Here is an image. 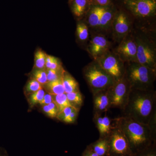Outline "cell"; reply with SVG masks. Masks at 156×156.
Segmentation results:
<instances>
[{"label":"cell","mask_w":156,"mask_h":156,"mask_svg":"<svg viewBox=\"0 0 156 156\" xmlns=\"http://www.w3.org/2000/svg\"><path fill=\"white\" fill-rule=\"evenodd\" d=\"M42 86L46 92L50 95H58L65 93L62 83V76L57 80L47 82Z\"/></svg>","instance_id":"18"},{"label":"cell","mask_w":156,"mask_h":156,"mask_svg":"<svg viewBox=\"0 0 156 156\" xmlns=\"http://www.w3.org/2000/svg\"><path fill=\"white\" fill-rule=\"evenodd\" d=\"M34 80L39 82L42 86L48 82L47 72L45 69H36L33 73Z\"/></svg>","instance_id":"27"},{"label":"cell","mask_w":156,"mask_h":156,"mask_svg":"<svg viewBox=\"0 0 156 156\" xmlns=\"http://www.w3.org/2000/svg\"><path fill=\"white\" fill-rule=\"evenodd\" d=\"M110 42L102 34L95 35L89 41L87 50L88 53L95 60L110 50Z\"/></svg>","instance_id":"12"},{"label":"cell","mask_w":156,"mask_h":156,"mask_svg":"<svg viewBox=\"0 0 156 156\" xmlns=\"http://www.w3.org/2000/svg\"><path fill=\"white\" fill-rule=\"evenodd\" d=\"M46 92L44 89H40L37 92L31 93L29 98V101L32 106L39 104L42 100Z\"/></svg>","instance_id":"26"},{"label":"cell","mask_w":156,"mask_h":156,"mask_svg":"<svg viewBox=\"0 0 156 156\" xmlns=\"http://www.w3.org/2000/svg\"><path fill=\"white\" fill-rule=\"evenodd\" d=\"M47 54L39 49L35 54L34 67L36 69H45Z\"/></svg>","instance_id":"23"},{"label":"cell","mask_w":156,"mask_h":156,"mask_svg":"<svg viewBox=\"0 0 156 156\" xmlns=\"http://www.w3.org/2000/svg\"><path fill=\"white\" fill-rule=\"evenodd\" d=\"M89 146L98 156H107L108 150V136L99 137V139Z\"/></svg>","instance_id":"17"},{"label":"cell","mask_w":156,"mask_h":156,"mask_svg":"<svg viewBox=\"0 0 156 156\" xmlns=\"http://www.w3.org/2000/svg\"><path fill=\"white\" fill-rule=\"evenodd\" d=\"M76 34L78 40L81 42L85 43L89 37V29L85 21H80L78 23L76 26Z\"/></svg>","instance_id":"20"},{"label":"cell","mask_w":156,"mask_h":156,"mask_svg":"<svg viewBox=\"0 0 156 156\" xmlns=\"http://www.w3.org/2000/svg\"><path fill=\"white\" fill-rule=\"evenodd\" d=\"M117 9V5L113 2L105 7L101 16L98 30L107 32L111 30L112 22Z\"/></svg>","instance_id":"15"},{"label":"cell","mask_w":156,"mask_h":156,"mask_svg":"<svg viewBox=\"0 0 156 156\" xmlns=\"http://www.w3.org/2000/svg\"><path fill=\"white\" fill-rule=\"evenodd\" d=\"M92 4L105 7L113 3L112 0H91Z\"/></svg>","instance_id":"36"},{"label":"cell","mask_w":156,"mask_h":156,"mask_svg":"<svg viewBox=\"0 0 156 156\" xmlns=\"http://www.w3.org/2000/svg\"><path fill=\"white\" fill-rule=\"evenodd\" d=\"M45 68L47 69H63L61 62L58 58L47 54L45 62Z\"/></svg>","instance_id":"24"},{"label":"cell","mask_w":156,"mask_h":156,"mask_svg":"<svg viewBox=\"0 0 156 156\" xmlns=\"http://www.w3.org/2000/svg\"><path fill=\"white\" fill-rule=\"evenodd\" d=\"M125 76L131 89L149 90L154 89L156 71L137 62L125 63Z\"/></svg>","instance_id":"5"},{"label":"cell","mask_w":156,"mask_h":156,"mask_svg":"<svg viewBox=\"0 0 156 156\" xmlns=\"http://www.w3.org/2000/svg\"><path fill=\"white\" fill-rule=\"evenodd\" d=\"M93 121L96 128L99 131V134H101L102 132L103 127V117L101 116V114L95 113H94Z\"/></svg>","instance_id":"33"},{"label":"cell","mask_w":156,"mask_h":156,"mask_svg":"<svg viewBox=\"0 0 156 156\" xmlns=\"http://www.w3.org/2000/svg\"><path fill=\"white\" fill-rule=\"evenodd\" d=\"M83 72L84 79L92 94L108 90L115 82L96 60H93L86 66Z\"/></svg>","instance_id":"6"},{"label":"cell","mask_w":156,"mask_h":156,"mask_svg":"<svg viewBox=\"0 0 156 156\" xmlns=\"http://www.w3.org/2000/svg\"><path fill=\"white\" fill-rule=\"evenodd\" d=\"M122 116L156 127V92L131 89Z\"/></svg>","instance_id":"1"},{"label":"cell","mask_w":156,"mask_h":156,"mask_svg":"<svg viewBox=\"0 0 156 156\" xmlns=\"http://www.w3.org/2000/svg\"><path fill=\"white\" fill-rule=\"evenodd\" d=\"M111 122L112 120L107 115L106 112H105V114L103 117L102 132L100 134L99 137H105L108 136L113 128V126H112Z\"/></svg>","instance_id":"28"},{"label":"cell","mask_w":156,"mask_h":156,"mask_svg":"<svg viewBox=\"0 0 156 156\" xmlns=\"http://www.w3.org/2000/svg\"><path fill=\"white\" fill-rule=\"evenodd\" d=\"M113 120L125 134L134 154L156 142V127L122 116Z\"/></svg>","instance_id":"2"},{"label":"cell","mask_w":156,"mask_h":156,"mask_svg":"<svg viewBox=\"0 0 156 156\" xmlns=\"http://www.w3.org/2000/svg\"><path fill=\"white\" fill-rule=\"evenodd\" d=\"M95 60L115 82L119 80L125 74V63L113 51L108 50Z\"/></svg>","instance_id":"10"},{"label":"cell","mask_w":156,"mask_h":156,"mask_svg":"<svg viewBox=\"0 0 156 156\" xmlns=\"http://www.w3.org/2000/svg\"><path fill=\"white\" fill-rule=\"evenodd\" d=\"M53 99H52V95L47 93L45 94L42 100L41 101V102L39 104L41 106H43L44 105H48V104L53 102Z\"/></svg>","instance_id":"35"},{"label":"cell","mask_w":156,"mask_h":156,"mask_svg":"<svg viewBox=\"0 0 156 156\" xmlns=\"http://www.w3.org/2000/svg\"><path fill=\"white\" fill-rule=\"evenodd\" d=\"M117 6V10L112 22L111 29L114 40L120 43L132 31L134 22L130 15L126 11Z\"/></svg>","instance_id":"8"},{"label":"cell","mask_w":156,"mask_h":156,"mask_svg":"<svg viewBox=\"0 0 156 156\" xmlns=\"http://www.w3.org/2000/svg\"><path fill=\"white\" fill-rule=\"evenodd\" d=\"M74 108V107L72 106L65 108L60 112L58 113L56 118L59 121L65 123Z\"/></svg>","instance_id":"32"},{"label":"cell","mask_w":156,"mask_h":156,"mask_svg":"<svg viewBox=\"0 0 156 156\" xmlns=\"http://www.w3.org/2000/svg\"><path fill=\"white\" fill-rule=\"evenodd\" d=\"M108 89L92 94L94 113L102 114V113L106 112L110 108Z\"/></svg>","instance_id":"13"},{"label":"cell","mask_w":156,"mask_h":156,"mask_svg":"<svg viewBox=\"0 0 156 156\" xmlns=\"http://www.w3.org/2000/svg\"><path fill=\"white\" fill-rule=\"evenodd\" d=\"M0 156H9L8 152L5 149L0 147Z\"/></svg>","instance_id":"38"},{"label":"cell","mask_w":156,"mask_h":156,"mask_svg":"<svg viewBox=\"0 0 156 156\" xmlns=\"http://www.w3.org/2000/svg\"><path fill=\"white\" fill-rule=\"evenodd\" d=\"M66 94L71 105L80 109L83 104V97L80 90Z\"/></svg>","instance_id":"21"},{"label":"cell","mask_w":156,"mask_h":156,"mask_svg":"<svg viewBox=\"0 0 156 156\" xmlns=\"http://www.w3.org/2000/svg\"><path fill=\"white\" fill-rule=\"evenodd\" d=\"M108 138L107 156H133L134 155L125 134L115 125L113 126Z\"/></svg>","instance_id":"7"},{"label":"cell","mask_w":156,"mask_h":156,"mask_svg":"<svg viewBox=\"0 0 156 156\" xmlns=\"http://www.w3.org/2000/svg\"><path fill=\"white\" fill-rule=\"evenodd\" d=\"M69 3L74 16L79 19L85 17L92 4L91 0H71Z\"/></svg>","instance_id":"16"},{"label":"cell","mask_w":156,"mask_h":156,"mask_svg":"<svg viewBox=\"0 0 156 156\" xmlns=\"http://www.w3.org/2000/svg\"><path fill=\"white\" fill-rule=\"evenodd\" d=\"M71 1V0H69V1Z\"/></svg>","instance_id":"39"},{"label":"cell","mask_w":156,"mask_h":156,"mask_svg":"<svg viewBox=\"0 0 156 156\" xmlns=\"http://www.w3.org/2000/svg\"><path fill=\"white\" fill-rule=\"evenodd\" d=\"M105 7L92 4L85 17L88 27L92 29L99 30L101 16Z\"/></svg>","instance_id":"14"},{"label":"cell","mask_w":156,"mask_h":156,"mask_svg":"<svg viewBox=\"0 0 156 156\" xmlns=\"http://www.w3.org/2000/svg\"><path fill=\"white\" fill-rule=\"evenodd\" d=\"M131 90V86L124 74L121 80L115 82L108 89L110 108H119L122 111L128 102Z\"/></svg>","instance_id":"9"},{"label":"cell","mask_w":156,"mask_h":156,"mask_svg":"<svg viewBox=\"0 0 156 156\" xmlns=\"http://www.w3.org/2000/svg\"><path fill=\"white\" fill-rule=\"evenodd\" d=\"M117 5L130 15L138 28L154 29L156 17V0H117Z\"/></svg>","instance_id":"3"},{"label":"cell","mask_w":156,"mask_h":156,"mask_svg":"<svg viewBox=\"0 0 156 156\" xmlns=\"http://www.w3.org/2000/svg\"><path fill=\"white\" fill-rule=\"evenodd\" d=\"M79 111H80V109L75 108L72 112L71 113L69 116L68 118L65 123H67V124H73V123L75 122L77 118Z\"/></svg>","instance_id":"34"},{"label":"cell","mask_w":156,"mask_h":156,"mask_svg":"<svg viewBox=\"0 0 156 156\" xmlns=\"http://www.w3.org/2000/svg\"><path fill=\"white\" fill-rule=\"evenodd\" d=\"M42 108L43 112L48 117L52 119L56 118L58 113V109L53 101L48 105L42 106Z\"/></svg>","instance_id":"25"},{"label":"cell","mask_w":156,"mask_h":156,"mask_svg":"<svg viewBox=\"0 0 156 156\" xmlns=\"http://www.w3.org/2000/svg\"><path fill=\"white\" fill-rule=\"evenodd\" d=\"M43 89L41 84L33 79L29 81L26 86V91L29 94Z\"/></svg>","instance_id":"29"},{"label":"cell","mask_w":156,"mask_h":156,"mask_svg":"<svg viewBox=\"0 0 156 156\" xmlns=\"http://www.w3.org/2000/svg\"><path fill=\"white\" fill-rule=\"evenodd\" d=\"M136 42V61L156 71V44L154 29L138 28L132 30Z\"/></svg>","instance_id":"4"},{"label":"cell","mask_w":156,"mask_h":156,"mask_svg":"<svg viewBox=\"0 0 156 156\" xmlns=\"http://www.w3.org/2000/svg\"><path fill=\"white\" fill-rule=\"evenodd\" d=\"M113 52L124 63L137 62V48L132 31L120 42Z\"/></svg>","instance_id":"11"},{"label":"cell","mask_w":156,"mask_h":156,"mask_svg":"<svg viewBox=\"0 0 156 156\" xmlns=\"http://www.w3.org/2000/svg\"><path fill=\"white\" fill-rule=\"evenodd\" d=\"M62 83L66 94L80 90L78 82L66 71H64L62 75Z\"/></svg>","instance_id":"19"},{"label":"cell","mask_w":156,"mask_h":156,"mask_svg":"<svg viewBox=\"0 0 156 156\" xmlns=\"http://www.w3.org/2000/svg\"><path fill=\"white\" fill-rule=\"evenodd\" d=\"M133 156H156V142L144 150L134 154Z\"/></svg>","instance_id":"31"},{"label":"cell","mask_w":156,"mask_h":156,"mask_svg":"<svg viewBox=\"0 0 156 156\" xmlns=\"http://www.w3.org/2000/svg\"><path fill=\"white\" fill-rule=\"evenodd\" d=\"M82 156H98L94 151L91 149L89 146H87L85 150L82 153Z\"/></svg>","instance_id":"37"},{"label":"cell","mask_w":156,"mask_h":156,"mask_svg":"<svg viewBox=\"0 0 156 156\" xmlns=\"http://www.w3.org/2000/svg\"><path fill=\"white\" fill-rule=\"evenodd\" d=\"M52 95L53 102L56 104L58 109V113L60 112L65 108L71 106L66 93L58 94V95Z\"/></svg>","instance_id":"22"},{"label":"cell","mask_w":156,"mask_h":156,"mask_svg":"<svg viewBox=\"0 0 156 156\" xmlns=\"http://www.w3.org/2000/svg\"><path fill=\"white\" fill-rule=\"evenodd\" d=\"M63 69H47V74L48 82L57 80L62 76L64 72Z\"/></svg>","instance_id":"30"}]
</instances>
